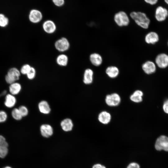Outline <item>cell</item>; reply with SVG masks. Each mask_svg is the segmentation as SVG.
<instances>
[{
	"label": "cell",
	"mask_w": 168,
	"mask_h": 168,
	"mask_svg": "<svg viewBox=\"0 0 168 168\" xmlns=\"http://www.w3.org/2000/svg\"><path fill=\"white\" fill-rule=\"evenodd\" d=\"M130 16L136 24L141 28L147 29L149 27L150 21L145 13L133 12L130 13Z\"/></svg>",
	"instance_id": "1"
},
{
	"label": "cell",
	"mask_w": 168,
	"mask_h": 168,
	"mask_svg": "<svg viewBox=\"0 0 168 168\" xmlns=\"http://www.w3.org/2000/svg\"><path fill=\"white\" fill-rule=\"evenodd\" d=\"M154 147L157 151L168 152V137L164 135L158 137L156 140Z\"/></svg>",
	"instance_id": "2"
},
{
	"label": "cell",
	"mask_w": 168,
	"mask_h": 168,
	"mask_svg": "<svg viewBox=\"0 0 168 168\" xmlns=\"http://www.w3.org/2000/svg\"><path fill=\"white\" fill-rule=\"evenodd\" d=\"M21 74L20 71L17 68L15 67L11 68L5 77V81L10 85L19 79Z\"/></svg>",
	"instance_id": "3"
},
{
	"label": "cell",
	"mask_w": 168,
	"mask_h": 168,
	"mask_svg": "<svg viewBox=\"0 0 168 168\" xmlns=\"http://www.w3.org/2000/svg\"><path fill=\"white\" fill-rule=\"evenodd\" d=\"M114 20L117 25L121 27L127 26L130 22L127 14L122 11L119 12L115 14Z\"/></svg>",
	"instance_id": "4"
},
{
	"label": "cell",
	"mask_w": 168,
	"mask_h": 168,
	"mask_svg": "<svg viewBox=\"0 0 168 168\" xmlns=\"http://www.w3.org/2000/svg\"><path fill=\"white\" fill-rule=\"evenodd\" d=\"M69 41L66 38L62 37L57 40L54 43L55 49L61 52H63L68 50L70 47Z\"/></svg>",
	"instance_id": "5"
},
{
	"label": "cell",
	"mask_w": 168,
	"mask_h": 168,
	"mask_svg": "<svg viewBox=\"0 0 168 168\" xmlns=\"http://www.w3.org/2000/svg\"><path fill=\"white\" fill-rule=\"evenodd\" d=\"M155 63L160 68H166L168 67V55L165 53L159 54L155 58Z\"/></svg>",
	"instance_id": "6"
},
{
	"label": "cell",
	"mask_w": 168,
	"mask_h": 168,
	"mask_svg": "<svg viewBox=\"0 0 168 168\" xmlns=\"http://www.w3.org/2000/svg\"><path fill=\"white\" fill-rule=\"evenodd\" d=\"M121 101L120 96L117 93H114L107 95L105 98V101L108 105L114 106L118 105Z\"/></svg>",
	"instance_id": "7"
},
{
	"label": "cell",
	"mask_w": 168,
	"mask_h": 168,
	"mask_svg": "<svg viewBox=\"0 0 168 168\" xmlns=\"http://www.w3.org/2000/svg\"><path fill=\"white\" fill-rule=\"evenodd\" d=\"M43 14L40 10L37 9H33L30 12L29 19L31 23H38L41 21L43 19Z\"/></svg>",
	"instance_id": "8"
},
{
	"label": "cell",
	"mask_w": 168,
	"mask_h": 168,
	"mask_svg": "<svg viewBox=\"0 0 168 168\" xmlns=\"http://www.w3.org/2000/svg\"><path fill=\"white\" fill-rule=\"evenodd\" d=\"M42 26L44 31L48 34L54 33L57 29L56 26L54 22L50 20H47L44 21Z\"/></svg>",
	"instance_id": "9"
},
{
	"label": "cell",
	"mask_w": 168,
	"mask_h": 168,
	"mask_svg": "<svg viewBox=\"0 0 168 168\" xmlns=\"http://www.w3.org/2000/svg\"><path fill=\"white\" fill-rule=\"evenodd\" d=\"M168 16V11L166 8L161 6L158 7L155 11V17L158 21H164Z\"/></svg>",
	"instance_id": "10"
},
{
	"label": "cell",
	"mask_w": 168,
	"mask_h": 168,
	"mask_svg": "<svg viewBox=\"0 0 168 168\" xmlns=\"http://www.w3.org/2000/svg\"><path fill=\"white\" fill-rule=\"evenodd\" d=\"M142 68L145 73L150 75L155 72L156 67L155 63L149 60L145 62L142 64Z\"/></svg>",
	"instance_id": "11"
},
{
	"label": "cell",
	"mask_w": 168,
	"mask_h": 168,
	"mask_svg": "<svg viewBox=\"0 0 168 168\" xmlns=\"http://www.w3.org/2000/svg\"><path fill=\"white\" fill-rule=\"evenodd\" d=\"M8 144L5 138L3 136L0 135V157L4 158L8 152Z\"/></svg>",
	"instance_id": "12"
},
{
	"label": "cell",
	"mask_w": 168,
	"mask_h": 168,
	"mask_svg": "<svg viewBox=\"0 0 168 168\" xmlns=\"http://www.w3.org/2000/svg\"><path fill=\"white\" fill-rule=\"evenodd\" d=\"M159 37L158 34L154 31L147 33L145 37V42L149 44H154L158 42Z\"/></svg>",
	"instance_id": "13"
},
{
	"label": "cell",
	"mask_w": 168,
	"mask_h": 168,
	"mask_svg": "<svg viewBox=\"0 0 168 168\" xmlns=\"http://www.w3.org/2000/svg\"><path fill=\"white\" fill-rule=\"evenodd\" d=\"M40 131L42 135L44 137L48 138L52 135L53 130L52 127L46 124H42L40 127Z\"/></svg>",
	"instance_id": "14"
},
{
	"label": "cell",
	"mask_w": 168,
	"mask_h": 168,
	"mask_svg": "<svg viewBox=\"0 0 168 168\" xmlns=\"http://www.w3.org/2000/svg\"><path fill=\"white\" fill-rule=\"evenodd\" d=\"M93 73V72L91 69L87 68L85 70L83 77V82L84 84L88 85L92 83Z\"/></svg>",
	"instance_id": "15"
},
{
	"label": "cell",
	"mask_w": 168,
	"mask_h": 168,
	"mask_svg": "<svg viewBox=\"0 0 168 168\" xmlns=\"http://www.w3.org/2000/svg\"><path fill=\"white\" fill-rule=\"evenodd\" d=\"M89 59L91 64L96 66H100L101 64L103 61L101 56L97 53L91 54L89 56Z\"/></svg>",
	"instance_id": "16"
},
{
	"label": "cell",
	"mask_w": 168,
	"mask_h": 168,
	"mask_svg": "<svg viewBox=\"0 0 168 168\" xmlns=\"http://www.w3.org/2000/svg\"><path fill=\"white\" fill-rule=\"evenodd\" d=\"M16 100L15 96L11 94L6 95L4 104L5 106L9 108H13L15 105Z\"/></svg>",
	"instance_id": "17"
},
{
	"label": "cell",
	"mask_w": 168,
	"mask_h": 168,
	"mask_svg": "<svg viewBox=\"0 0 168 168\" xmlns=\"http://www.w3.org/2000/svg\"><path fill=\"white\" fill-rule=\"evenodd\" d=\"M60 125L62 129L65 132L72 130L73 126L72 121L69 118H66L62 120Z\"/></svg>",
	"instance_id": "18"
},
{
	"label": "cell",
	"mask_w": 168,
	"mask_h": 168,
	"mask_svg": "<svg viewBox=\"0 0 168 168\" xmlns=\"http://www.w3.org/2000/svg\"><path fill=\"white\" fill-rule=\"evenodd\" d=\"M111 116L110 113L106 111H103L99 114L98 119L101 123L107 124L110 121Z\"/></svg>",
	"instance_id": "19"
},
{
	"label": "cell",
	"mask_w": 168,
	"mask_h": 168,
	"mask_svg": "<svg viewBox=\"0 0 168 168\" xmlns=\"http://www.w3.org/2000/svg\"><path fill=\"white\" fill-rule=\"evenodd\" d=\"M38 107L40 111L44 114H48L51 111V109L47 101L42 100L38 105Z\"/></svg>",
	"instance_id": "20"
},
{
	"label": "cell",
	"mask_w": 168,
	"mask_h": 168,
	"mask_svg": "<svg viewBox=\"0 0 168 168\" xmlns=\"http://www.w3.org/2000/svg\"><path fill=\"white\" fill-rule=\"evenodd\" d=\"M105 72L110 77L113 78L118 76L119 73V70L116 66H110L106 68Z\"/></svg>",
	"instance_id": "21"
},
{
	"label": "cell",
	"mask_w": 168,
	"mask_h": 168,
	"mask_svg": "<svg viewBox=\"0 0 168 168\" xmlns=\"http://www.w3.org/2000/svg\"><path fill=\"white\" fill-rule=\"evenodd\" d=\"M21 89V86L19 83L15 82L10 85L9 90L10 94L15 96L18 94Z\"/></svg>",
	"instance_id": "22"
},
{
	"label": "cell",
	"mask_w": 168,
	"mask_h": 168,
	"mask_svg": "<svg viewBox=\"0 0 168 168\" xmlns=\"http://www.w3.org/2000/svg\"><path fill=\"white\" fill-rule=\"evenodd\" d=\"M68 62V58L67 55L64 54H61L58 55L56 58L57 64L59 66L65 67L67 65Z\"/></svg>",
	"instance_id": "23"
},
{
	"label": "cell",
	"mask_w": 168,
	"mask_h": 168,
	"mask_svg": "<svg viewBox=\"0 0 168 168\" xmlns=\"http://www.w3.org/2000/svg\"><path fill=\"white\" fill-rule=\"evenodd\" d=\"M143 95V93L142 91L137 90L131 95L130 98L132 101L135 103H139L142 101Z\"/></svg>",
	"instance_id": "24"
},
{
	"label": "cell",
	"mask_w": 168,
	"mask_h": 168,
	"mask_svg": "<svg viewBox=\"0 0 168 168\" xmlns=\"http://www.w3.org/2000/svg\"><path fill=\"white\" fill-rule=\"evenodd\" d=\"M11 115L12 118L16 120H20L23 117L18 108H14L12 110Z\"/></svg>",
	"instance_id": "25"
},
{
	"label": "cell",
	"mask_w": 168,
	"mask_h": 168,
	"mask_svg": "<svg viewBox=\"0 0 168 168\" xmlns=\"http://www.w3.org/2000/svg\"><path fill=\"white\" fill-rule=\"evenodd\" d=\"M9 23L8 18L4 14H0V26L4 27L7 26Z\"/></svg>",
	"instance_id": "26"
},
{
	"label": "cell",
	"mask_w": 168,
	"mask_h": 168,
	"mask_svg": "<svg viewBox=\"0 0 168 168\" xmlns=\"http://www.w3.org/2000/svg\"><path fill=\"white\" fill-rule=\"evenodd\" d=\"M31 67L30 65L28 64L23 65L21 67L20 70L21 73L26 75L30 70Z\"/></svg>",
	"instance_id": "27"
},
{
	"label": "cell",
	"mask_w": 168,
	"mask_h": 168,
	"mask_svg": "<svg viewBox=\"0 0 168 168\" xmlns=\"http://www.w3.org/2000/svg\"><path fill=\"white\" fill-rule=\"evenodd\" d=\"M36 73L35 69V68L32 67L30 70L26 75L29 79L32 80L35 78Z\"/></svg>",
	"instance_id": "28"
},
{
	"label": "cell",
	"mask_w": 168,
	"mask_h": 168,
	"mask_svg": "<svg viewBox=\"0 0 168 168\" xmlns=\"http://www.w3.org/2000/svg\"><path fill=\"white\" fill-rule=\"evenodd\" d=\"M18 108L22 117L26 116L28 115V110L26 106L24 105H21Z\"/></svg>",
	"instance_id": "29"
},
{
	"label": "cell",
	"mask_w": 168,
	"mask_h": 168,
	"mask_svg": "<svg viewBox=\"0 0 168 168\" xmlns=\"http://www.w3.org/2000/svg\"><path fill=\"white\" fill-rule=\"evenodd\" d=\"M7 113L3 110H0V123L5 122L7 119Z\"/></svg>",
	"instance_id": "30"
},
{
	"label": "cell",
	"mask_w": 168,
	"mask_h": 168,
	"mask_svg": "<svg viewBox=\"0 0 168 168\" xmlns=\"http://www.w3.org/2000/svg\"><path fill=\"white\" fill-rule=\"evenodd\" d=\"M55 6L60 7L63 6L65 3V0H52Z\"/></svg>",
	"instance_id": "31"
},
{
	"label": "cell",
	"mask_w": 168,
	"mask_h": 168,
	"mask_svg": "<svg viewBox=\"0 0 168 168\" xmlns=\"http://www.w3.org/2000/svg\"><path fill=\"white\" fill-rule=\"evenodd\" d=\"M163 109L164 112L168 114V99H166L164 101Z\"/></svg>",
	"instance_id": "32"
},
{
	"label": "cell",
	"mask_w": 168,
	"mask_h": 168,
	"mask_svg": "<svg viewBox=\"0 0 168 168\" xmlns=\"http://www.w3.org/2000/svg\"><path fill=\"white\" fill-rule=\"evenodd\" d=\"M127 168H140V167L138 163L132 162L129 164Z\"/></svg>",
	"instance_id": "33"
},
{
	"label": "cell",
	"mask_w": 168,
	"mask_h": 168,
	"mask_svg": "<svg viewBox=\"0 0 168 168\" xmlns=\"http://www.w3.org/2000/svg\"><path fill=\"white\" fill-rule=\"evenodd\" d=\"M144 1L147 3L153 5L157 2L158 0H144Z\"/></svg>",
	"instance_id": "34"
},
{
	"label": "cell",
	"mask_w": 168,
	"mask_h": 168,
	"mask_svg": "<svg viewBox=\"0 0 168 168\" xmlns=\"http://www.w3.org/2000/svg\"><path fill=\"white\" fill-rule=\"evenodd\" d=\"M102 166L99 164H96L93 166L92 168H101Z\"/></svg>",
	"instance_id": "35"
},
{
	"label": "cell",
	"mask_w": 168,
	"mask_h": 168,
	"mask_svg": "<svg viewBox=\"0 0 168 168\" xmlns=\"http://www.w3.org/2000/svg\"><path fill=\"white\" fill-rule=\"evenodd\" d=\"M3 168H12L9 166H6Z\"/></svg>",
	"instance_id": "36"
},
{
	"label": "cell",
	"mask_w": 168,
	"mask_h": 168,
	"mask_svg": "<svg viewBox=\"0 0 168 168\" xmlns=\"http://www.w3.org/2000/svg\"><path fill=\"white\" fill-rule=\"evenodd\" d=\"M165 2L168 4V0H165Z\"/></svg>",
	"instance_id": "37"
},
{
	"label": "cell",
	"mask_w": 168,
	"mask_h": 168,
	"mask_svg": "<svg viewBox=\"0 0 168 168\" xmlns=\"http://www.w3.org/2000/svg\"><path fill=\"white\" fill-rule=\"evenodd\" d=\"M101 168H106V167L104 166H102Z\"/></svg>",
	"instance_id": "38"
},
{
	"label": "cell",
	"mask_w": 168,
	"mask_h": 168,
	"mask_svg": "<svg viewBox=\"0 0 168 168\" xmlns=\"http://www.w3.org/2000/svg\"><path fill=\"white\" fill-rule=\"evenodd\" d=\"M167 45H168V41L167 42Z\"/></svg>",
	"instance_id": "39"
}]
</instances>
